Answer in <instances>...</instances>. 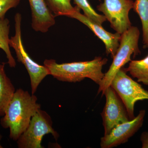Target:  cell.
Returning <instances> with one entry per match:
<instances>
[{
    "label": "cell",
    "instance_id": "3957f363",
    "mask_svg": "<svg viewBox=\"0 0 148 148\" xmlns=\"http://www.w3.org/2000/svg\"><path fill=\"white\" fill-rule=\"evenodd\" d=\"M140 32L138 27L132 26L121 34L119 47L108 71L105 73L99 85L98 93L102 94L110 86L114 77L123 66L131 61V57L140 54L139 40Z\"/></svg>",
    "mask_w": 148,
    "mask_h": 148
},
{
    "label": "cell",
    "instance_id": "4fadbf2b",
    "mask_svg": "<svg viewBox=\"0 0 148 148\" xmlns=\"http://www.w3.org/2000/svg\"><path fill=\"white\" fill-rule=\"evenodd\" d=\"M10 30L9 20L5 18L0 19V48L5 53L8 59V64L10 67L15 68L16 61L11 52L9 45Z\"/></svg>",
    "mask_w": 148,
    "mask_h": 148
},
{
    "label": "cell",
    "instance_id": "e0dca14e",
    "mask_svg": "<svg viewBox=\"0 0 148 148\" xmlns=\"http://www.w3.org/2000/svg\"><path fill=\"white\" fill-rule=\"evenodd\" d=\"M74 3L80 10H82L85 16L99 25H102L107 21L105 16L95 11L88 0H73Z\"/></svg>",
    "mask_w": 148,
    "mask_h": 148
},
{
    "label": "cell",
    "instance_id": "7a4b0ae2",
    "mask_svg": "<svg viewBox=\"0 0 148 148\" xmlns=\"http://www.w3.org/2000/svg\"><path fill=\"white\" fill-rule=\"evenodd\" d=\"M108 61L107 58L101 56L95 57L90 61L61 64L53 59H46L44 65L47 68L49 75L60 81L79 82L87 78L99 85L105 75L102 72L103 66Z\"/></svg>",
    "mask_w": 148,
    "mask_h": 148
},
{
    "label": "cell",
    "instance_id": "30bf717a",
    "mask_svg": "<svg viewBox=\"0 0 148 148\" xmlns=\"http://www.w3.org/2000/svg\"><path fill=\"white\" fill-rule=\"evenodd\" d=\"M80 11L75 12L69 17L77 19L87 26L104 44L107 55L110 54L112 58H113L119 46L121 34L117 32L112 34L107 32L102 25L97 24L84 14H82Z\"/></svg>",
    "mask_w": 148,
    "mask_h": 148
},
{
    "label": "cell",
    "instance_id": "8fae6325",
    "mask_svg": "<svg viewBox=\"0 0 148 148\" xmlns=\"http://www.w3.org/2000/svg\"><path fill=\"white\" fill-rule=\"evenodd\" d=\"M32 11V27L35 32L45 33L55 24V16L45 0H28Z\"/></svg>",
    "mask_w": 148,
    "mask_h": 148
},
{
    "label": "cell",
    "instance_id": "6da1fadb",
    "mask_svg": "<svg viewBox=\"0 0 148 148\" xmlns=\"http://www.w3.org/2000/svg\"><path fill=\"white\" fill-rule=\"evenodd\" d=\"M37 98L22 89L15 90L1 119L3 128H9L10 138L17 141L25 131L32 116L40 109Z\"/></svg>",
    "mask_w": 148,
    "mask_h": 148
},
{
    "label": "cell",
    "instance_id": "9a60e30c",
    "mask_svg": "<svg viewBox=\"0 0 148 148\" xmlns=\"http://www.w3.org/2000/svg\"><path fill=\"white\" fill-rule=\"evenodd\" d=\"M48 7L56 16H65L69 17L77 11L81 10L76 5L72 6L71 0H45Z\"/></svg>",
    "mask_w": 148,
    "mask_h": 148
},
{
    "label": "cell",
    "instance_id": "d6986e66",
    "mask_svg": "<svg viewBox=\"0 0 148 148\" xmlns=\"http://www.w3.org/2000/svg\"><path fill=\"white\" fill-rule=\"evenodd\" d=\"M140 140L142 143V147L148 148V132H144L141 135Z\"/></svg>",
    "mask_w": 148,
    "mask_h": 148
},
{
    "label": "cell",
    "instance_id": "5bb4252c",
    "mask_svg": "<svg viewBox=\"0 0 148 148\" xmlns=\"http://www.w3.org/2000/svg\"><path fill=\"white\" fill-rule=\"evenodd\" d=\"M125 70L137 79L138 82L148 86V54L141 60H131Z\"/></svg>",
    "mask_w": 148,
    "mask_h": 148
},
{
    "label": "cell",
    "instance_id": "ba28073f",
    "mask_svg": "<svg viewBox=\"0 0 148 148\" xmlns=\"http://www.w3.org/2000/svg\"><path fill=\"white\" fill-rule=\"evenodd\" d=\"M102 95L106 98V104L101 114L104 135H106L118 125L130 119L124 104L111 86L106 88Z\"/></svg>",
    "mask_w": 148,
    "mask_h": 148
},
{
    "label": "cell",
    "instance_id": "9c48e42d",
    "mask_svg": "<svg viewBox=\"0 0 148 148\" xmlns=\"http://www.w3.org/2000/svg\"><path fill=\"white\" fill-rule=\"evenodd\" d=\"M145 114L146 111L141 110L133 119L114 127L109 134L101 138V148H113L126 143L142 127Z\"/></svg>",
    "mask_w": 148,
    "mask_h": 148
},
{
    "label": "cell",
    "instance_id": "7c38bea8",
    "mask_svg": "<svg viewBox=\"0 0 148 148\" xmlns=\"http://www.w3.org/2000/svg\"><path fill=\"white\" fill-rule=\"evenodd\" d=\"M5 63L0 64V116H3L11 99L15 92L13 84L7 75Z\"/></svg>",
    "mask_w": 148,
    "mask_h": 148
},
{
    "label": "cell",
    "instance_id": "52a82bcc",
    "mask_svg": "<svg viewBox=\"0 0 148 148\" xmlns=\"http://www.w3.org/2000/svg\"><path fill=\"white\" fill-rule=\"evenodd\" d=\"M133 4L132 0H104L97 9L103 13L111 28L122 34L132 27L129 14Z\"/></svg>",
    "mask_w": 148,
    "mask_h": 148
},
{
    "label": "cell",
    "instance_id": "5b68a950",
    "mask_svg": "<svg viewBox=\"0 0 148 148\" xmlns=\"http://www.w3.org/2000/svg\"><path fill=\"white\" fill-rule=\"evenodd\" d=\"M110 86L124 104L130 120L135 117V103L138 101L148 100V91L127 75L124 68H122L116 73Z\"/></svg>",
    "mask_w": 148,
    "mask_h": 148
},
{
    "label": "cell",
    "instance_id": "ac0fdd59",
    "mask_svg": "<svg viewBox=\"0 0 148 148\" xmlns=\"http://www.w3.org/2000/svg\"><path fill=\"white\" fill-rule=\"evenodd\" d=\"M21 0H0V19L5 18L6 13L10 9L15 8Z\"/></svg>",
    "mask_w": 148,
    "mask_h": 148
},
{
    "label": "cell",
    "instance_id": "2e32d148",
    "mask_svg": "<svg viewBox=\"0 0 148 148\" xmlns=\"http://www.w3.org/2000/svg\"><path fill=\"white\" fill-rule=\"evenodd\" d=\"M133 9L139 15L142 23L144 47L148 48V0H135Z\"/></svg>",
    "mask_w": 148,
    "mask_h": 148
},
{
    "label": "cell",
    "instance_id": "277c9868",
    "mask_svg": "<svg viewBox=\"0 0 148 148\" xmlns=\"http://www.w3.org/2000/svg\"><path fill=\"white\" fill-rule=\"evenodd\" d=\"M21 14H15V35L10 39L9 45L14 49L17 61L22 63L27 69L31 80L32 94H34L40 83L49 75V72L44 65H40L32 59L25 50L21 39Z\"/></svg>",
    "mask_w": 148,
    "mask_h": 148
},
{
    "label": "cell",
    "instance_id": "8992f818",
    "mask_svg": "<svg viewBox=\"0 0 148 148\" xmlns=\"http://www.w3.org/2000/svg\"><path fill=\"white\" fill-rule=\"evenodd\" d=\"M50 116L43 110H39L32 116L28 127L17 140L19 148H42L43 138L45 135L51 134L56 140L59 135L52 127Z\"/></svg>",
    "mask_w": 148,
    "mask_h": 148
},
{
    "label": "cell",
    "instance_id": "ffe728a7",
    "mask_svg": "<svg viewBox=\"0 0 148 148\" xmlns=\"http://www.w3.org/2000/svg\"><path fill=\"white\" fill-rule=\"evenodd\" d=\"M2 138V136H1V135L0 134V148H3L2 146L1 145V140Z\"/></svg>",
    "mask_w": 148,
    "mask_h": 148
}]
</instances>
